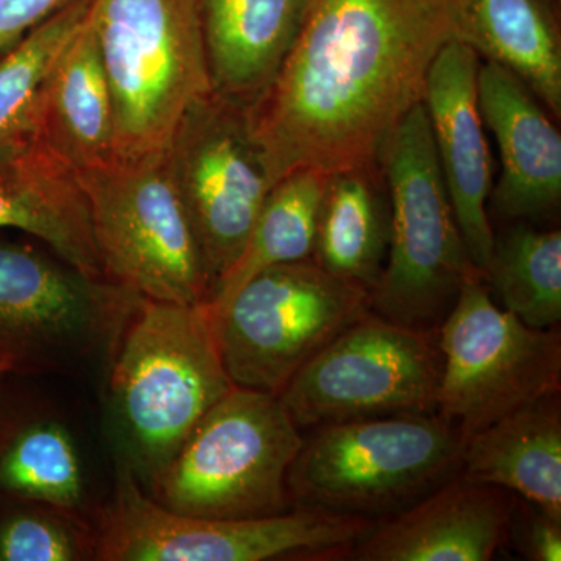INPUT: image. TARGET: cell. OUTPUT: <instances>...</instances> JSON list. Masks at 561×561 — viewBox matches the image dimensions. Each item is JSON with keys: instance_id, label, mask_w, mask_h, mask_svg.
I'll use <instances>...</instances> for the list:
<instances>
[{"instance_id": "5b68a950", "label": "cell", "mask_w": 561, "mask_h": 561, "mask_svg": "<svg viewBox=\"0 0 561 561\" xmlns=\"http://www.w3.org/2000/svg\"><path fill=\"white\" fill-rule=\"evenodd\" d=\"M90 24L113 102L116 157L160 153L213 91L201 0H92Z\"/></svg>"}, {"instance_id": "9c48e42d", "label": "cell", "mask_w": 561, "mask_h": 561, "mask_svg": "<svg viewBox=\"0 0 561 561\" xmlns=\"http://www.w3.org/2000/svg\"><path fill=\"white\" fill-rule=\"evenodd\" d=\"M368 311L367 290L309 257L257 273L213 327L231 382L278 397L302 365Z\"/></svg>"}, {"instance_id": "d4e9b609", "label": "cell", "mask_w": 561, "mask_h": 561, "mask_svg": "<svg viewBox=\"0 0 561 561\" xmlns=\"http://www.w3.org/2000/svg\"><path fill=\"white\" fill-rule=\"evenodd\" d=\"M92 0H79L0 55V142L31 130L44 81L83 27Z\"/></svg>"}, {"instance_id": "52a82bcc", "label": "cell", "mask_w": 561, "mask_h": 561, "mask_svg": "<svg viewBox=\"0 0 561 561\" xmlns=\"http://www.w3.org/2000/svg\"><path fill=\"white\" fill-rule=\"evenodd\" d=\"M76 175L110 283L147 300L208 305L213 283L165 150Z\"/></svg>"}, {"instance_id": "f1b7e54d", "label": "cell", "mask_w": 561, "mask_h": 561, "mask_svg": "<svg viewBox=\"0 0 561 561\" xmlns=\"http://www.w3.org/2000/svg\"><path fill=\"white\" fill-rule=\"evenodd\" d=\"M518 518L519 524L515 518L513 524L518 526L519 552L531 561H560L561 522H557L530 504L519 513Z\"/></svg>"}, {"instance_id": "7a4b0ae2", "label": "cell", "mask_w": 561, "mask_h": 561, "mask_svg": "<svg viewBox=\"0 0 561 561\" xmlns=\"http://www.w3.org/2000/svg\"><path fill=\"white\" fill-rule=\"evenodd\" d=\"M312 430L287 472L289 496L306 507L379 522L460 472L463 435L437 412Z\"/></svg>"}, {"instance_id": "ba28073f", "label": "cell", "mask_w": 561, "mask_h": 561, "mask_svg": "<svg viewBox=\"0 0 561 561\" xmlns=\"http://www.w3.org/2000/svg\"><path fill=\"white\" fill-rule=\"evenodd\" d=\"M373 519L298 505L249 519H214L169 511L122 468L103 513L95 559L103 561H262L290 553L348 556Z\"/></svg>"}, {"instance_id": "484cf974", "label": "cell", "mask_w": 561, "mask_h": 561, "mask_svg": "<svg viewBox=\"0 0 561 561\" xmlns=\"http://www.w3.org/2000/svg\"><path fill=\"white\" fill-rule=\"evenodd\" d=\"M0 486L54 507L80 504L83 472L68 431L57 423L22 431L0 459Z\"/></svg>"}, {"instance_id": "2e32d148", "label": "cell", "mask_w": 561, "mask_h": 561, "mask_svg": "<svg viewBox=\"0 0 561 561\" xmlns=\"http://www.w3.org/2000/svg\"><path fill=\"white\" fill-rule=\"evenodd\" d=\"M479 110L500 147L502 172L490 194L505 219H540L561 202V136L534 92L511 70L485 61Z\"/></svg>"}, {"instance_id": "1f68e13d", "label": "cell", "mask_w": 561, "mask_h": 561, "mask_svg": "<svg viewBox=\"0 0 561 561\" xmlns=\"http://www.w3.org/2000/svg\"><path fill=\"white\" fill-rule=\"evenodd\" d=\"M442 2H443V0H442Z\"/></svg>"}, {"instance_id": "30bf717a", "label": "cell", "mask_w": 561, "mask_h": 561, "mask_svg": "<svg viewBox=\"0 0 561 561\" xmlns=\"http://www.w3.org/2000/svg\"><path fill=\"white\" fill-rule=\"evenodd\" d=\"M443 365L437 413L467 442L491 424L561 389V334L497 306L483 273L465 280L438 328Z\"/></svg>"}, {"instance_id": "5bb4252c", "label": "cell", "mask_w": 561, "mask_h": 561, "mask_svg": "<svg viewBox=\"0 0 561 561\" xmlns=\"http://www.w3.org/2000/svg\"><path fill=\"white\" fill-rule=\"evenodd\" d=\"M479 69L478 54L449 38L427 70L423 105L468 256L483 273L494 242L486 213L493 190V160L479 110Z\"/></svg>"}, {"instance_id": "8992f818", "label": "cell", "mask_w": 561, "mask_h": 561, "mask_svg": "<svg viewBox=\"0 0 561 561\" xmlns=\"http://www.w3.org/2000/svg\"><path fill=\"white\" fill-rule=\"evenodd\" d=\"M305 437L276 394L232 387L151 481L169 511L214 519L289 511L287 472Z\"/></svg>"}, {"instance_id": "9a60e30c", "label": "cell", "mask_w": 561, "mask_h": 561, "mask_svg": "<svg viewBox=\"0 0 561 561\" xmlns=\"http://www.w3.org/2000/svg\"><path fill=\"white\" fill-rule=\"evenodd\" d=\"M515 497L457 474L379 519L351 548L357 561H489L511 538Z\"/></svg>"}, {"instance_id": "8fae6325", "label": "cell", "mask_w": 561, "mask_h": 561, "mask_svg": "<svg viewBox=\"0 0 561 561\" xmlns=\"http://www.w3.org/2000/svg\"><path fill=\"white\" fill-rule=\"evenodd\" d=\"M442 365L438 331L412 330L368 311L302 365L278 398L298 430L435 413Z\"/></svg>"}, {"instance_id": "4dcf8cb0", "label": "cell", "mask_w": 561, "mask_h": 561, "mask_svg": "<svg viewBox=\"0 0 561 561\" xmlns=\"http://www.w3.org/2000/svg\"><path fill=\"white\" fill-rule=\"evenodd\" d=\"M553 2H557V3H559V2H560V0H553Z\"/></svg>"}, {"instance_id": "e0dca14e", "label": "cell", "mask_w": 561, "mask_h": 561, "mask_svg": "<svg viewBox=\"0 0 561 561\" xmlns=\"http://www.w3.org/2000/svg\"><path fill=\"white\" fill-rule=\"evenodd\" d=\"M14 228L50 245L73 271L105 278L90 202L76 172L31 131L0 142V230Z\"/></svg>"}, {"instance_id": "cb8c5ba5", "label": "cell", "mask_w": 561, "mask_h": 561, "mask_svg": "<svg viewBox=\"0 0 561 561\" xmlns=\"http://www.w3.org/2000/svg\"><path fill=\"white\" fill-rule=\"evenodd\" d=\"M502 309L538 330L561 321V231L526 224L494 238L483 272Z\"/></svg>"}, {"instance_id": "603a6c76", "label": "cell", "mask_w": 561, "mask_h": 561, "mask_svg": "<svg viewBox=\"0 0 561 561\" xmlns=\"http://www.w3.org/2000/svg\"><path fill=\"white\" fill-rule=\"evenodd\" d=\"M328 180L330 175L317 169H297L272 187L242 253L214 287L206 305L210 320L257 273L312 257Z\"/></svg>"}, {"instance_id": "ac0fdd59", "label": "cell", "mask_w": 561, "mask_h": 561, "mask_svg": "<svg viewBox=\"0 0 561 561\" xmlns=\"http://www.w3.org/2000/svg\"><path fill=\"white\" fill-rule=\"evenodd\" d=\"M313 0H201L210 88L250 108L286 60Z\"/></svg>"}, {"instance_id": "3957f363", "label": "cell", "mask_w": 561, "mask_h": 561, "mask_svg": "<svg viewBox=\"0 0 561 561\" xmlns=\"http://www.w3.org/2000/svg\"><path fill=\"white\" fill-rule=\"evenodd\" d=\"M111 387L133 457L151 479L234 387L208 306L140 298Z\"/></svg>"}, {"instance_id": "4fadbf2b", "label": "cell", "mask_w": 561, "mask_h": 561, "mask_svg": "<svg viewBox=\"0 0 561 561\" xmlns=\"http://www.w3.org/2000/svg\"><path fill=\"white\" fill-rule=\"evenodd\" d=\"M140 297L65 271L24 247H0V341L57 354L94 343Z\"/></svg>"}, {"instance_id": "6da1fadb", "label": "cell", "mask_w": 561, "mask_h": 561, "mask_svg": "<svg viewBox=\"0 0 561 561\" xmlns=\"http://www.w3.org/2000/svg\"><path fill=\"white\" fill-rule=\"evenodd\" d=\"M449 38L442 0H313L271 87L247 108L273 186L297 169L378 165Z\"/></svg>"}, {"instance_id": "277c9868", "label": "cell", "mask_w": 561, "mask_h": 561, "mask_svg": "<svg viewBox=\"0 0 561 561\" xmlns=\"http://www.w3.org/2000/svg\"><path fill=\"white\" fill-rule=\"evenodd\" d=\"M389 187V253L371 311L420 331H438L472 265L438 164L423 101L398 124L379 157Z\"/></svg>"}, {"instance_id": "7c38bea8", "label": "cell", "mask_w": 561, "mask_h": 561, "mask_svg": "<svg viewBox=\"0 0 561 561\" xmlns=\"http://www.w3.org/2000/svg\"><path fill=\"white\" fill-rule=\"evenodd\" d=\"M165 154L214 290L273 187L247 108L214 91L202 95L181 117Z\"/></svg>"}, {"instance_id": "f546056e", "label": "cell", "mask_w": 561, "mask_h": 561, "mask_svg": "<svg viewBox=\"0 0 561 561\" xmlns=\"http://www.w3.org/2000/svg\"><path fill=\"white\" fill-rule=\"evenodd\" d=\"M10 367L9 360L5 359V357L0 354V375H2L3 371L7 370V368Z\"/></svg>"}, {"instance_id": "ffe728a7", "label": "cell", "mask_w": 561, "mask_h": 561, "mask_svg": "<svg viewBox=\"0 0 561 561\" xmlns=\"http://www.w3.org/2000/svg\"><path fill=\"white\" fill-rule=\"evenodd\" d=\"M553 0H443L449 35L511 70L561 116V35Z\"/></svg>"}, {"instance_id": "d6986e66", "label": "cell", "mask_w": 561, "mask_h": 561, "mask_svg": "<svg viewBox=\"0 0 561 561\" xmlns=\"http://www.w3.org/2000/svg\"><path fill=\"white\" fill-rule=\"evenodd\" d=\"M28 131L76 173L116 160L113 102L90 14L44 81Z\"/></svg>"}, {"instance_id": "7402d4cb", "label": "cell", "mask_w": 561, "mask_h": 561, "mask_svg": "<svg viewBox=\"0 0 561 561\" xmlns=\"http://www.w3.org/2000/svg\"><path fill=\"white\" fill-rule=\"evenodd\" d=\"M390 232V195L381 164L331 173L312 260L371 295L386 265Z\"/></svg>"}, {"instance_id": "83f0119b", "label": "cell", "mask_w": 561, "mask_h": 561, "mask_svg": "<svg viewBox=\"0 0 561 561\" xmlns=\"http://www.w3.org/2000/svg\"><path fill=\"white\" fill-rule=\"evenodd\" d=\"M79 0H0V55Z\"/></svg>"}, {"instance_id": "4316f807", "label": "cell", "mask_w": 561, "mask_h": 561, "mask_svg": "<svg viewBox=\"0 0 561 561\" xmlns=\"http://www.w3.org/2000/svg\"><path fill=\"white\" fill-rule=\"evenodd\" d=\"M80 559L76 538L47 516L21 513L0 526V561H72Z\"/></svg>"}, {"instance_id": "44dd1931", "label": "cell", "mask_w": 561, "mask_h": 561, "mask_svg": "<svg viewBox=\"0 0 561 561\" xmlns=\"http://www.w3.org/2000/svg\"><path fill=\"white\" fill-rule=\"evenodd\" d=\"M460 474L512 491L561 522L560 393L524 405L465 442Z\"/></svg>"}]
</instances>
